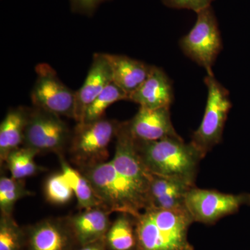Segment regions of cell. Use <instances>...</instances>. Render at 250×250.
<instances>
[{
    "label": "cell",
    "instance_id": "obj_1",
    "mask_svg": "<svg viewBox=\"0 0 250 250\" xmlns=\"http://www.w3.org/2000/svg\"><path fill=\"white\" fill-rule=\"evenodd\" d=\"M134 140L139 155L151 174L195 187L204 157L191 143H186L181 136L156 141Z\"/></svg>",
    "mask_w": 250,
    "mask_h": 250
},
{
    "label": "cell",
    "instance_id": "obj_2",
    "mask_svg": "<svg viewBox=\"0 0 250 250\" xmlns=\"http://www.w3.org/2000/svg\"><path fill=\"white\" fill-rule=\"evenodd\" d=\"M137 250H194L188 233L193 220L185 209L149 207L135 217Z\"/></svg>",
    "mask_w": 250,
    "mask_h": 250
},
{
    "label": "cell",
    "instance_id": "obj_3",
    "mask_svg": "<svg viewBox=\"0 0 250 250\" xmlns=\"http://www.w3.org/2000/svg\"><path fill=\"white\" fill-rule=\"evenodd\" d=\"M83 174L108 211L136 217L149 208L147 195L122 175L111 161L85 168Z\"/></svg>",
    "mask_w": 250,
    "mask_h": 250
},
{
    "label": "cell",
    "instance_id": "obj_4",
    "mask_svg": "<svg viewBox=\"0 0 250 250\" xmlns=\"http://www.w3.org/2000/svg\"><path fill=\"white\" fill-rule=\"evenodd\" d=\"M205 83L208 90L205 114L190 141L204 158L221 142L229 112L232 106L228 90L216 80L213 73L207 74Z\"/></svg>",
    "mask_w": 250,
    "mask_h": 250
},
{
    "label": "cell",
    "instance_id": "obj_5",
    "mask_svg": "<svg viewBox=\"0 0 250 250\" xmlns=\"http://www.w3.org/2000/svg\"><path fill=\"white\" fill-rule=\"evenodd\" d=\"M179 46L187 57L205 67L207 74L213 73L212 67L223 49V41L211 6L197 13L196 22L180 39Z\"/></svg>",
    "mask_w": 250,
    "mask_h": 250
},
{
    "label": "cell",
    "instance_id": "obj_6",
    "mask_svg": "<svg viewBox=\"0 0 250 250\" xmlns=\"http://www.w3.org/2000/svg\"><path fill=\"white\" fill-rule=\"evenodd\" d=\"M120 123L100 119L88 123H77L72 136L70 153L77 165L83 170L105 162L108 147L116 136Z\"/></svg>",
    "mask_w": 250,
    "mask_h": 250
},
{
    "label": "cell",
    "instance_id": "obj_7",
    "mask_svg": "<svg viewBox=\"0 0 250 250\" xmlns=\"http://www.w3.org/2000/svg\"><path fill=\"white\" fill-rule=\"evenodd\" d=\"M185 205L194 223L213 225L238 213L243 206H250V194L224 193L194 187L188 192Z\"/></svg>",
    "mask_w": 250,
    "mask_h": 250
},
{
    "label": "cell",
    "instance_id": "obj_8",
    "mask_svg": "<svg viewBox=\"0 0 250 250\" xmlns=\"http://www.w3.org/2000/svg\"><path fill=\"white\" fill-rule=\"evenodd\" d=\"M36 80L31 98L34 107L59 116L75 118V92L64 84L48 63L36 66Z\"/></svg>",
    "mask_w": 250,
    "mask_h": 250
},
{
    "label": "cell",
    "instance_id": "obj_9",
    "mask_svg": "<svg viewBox=\"0 0 250 250\" xmlns=\"http://www.w3.org/2000/svg\"><path fill=\"white\" fill-rule=\"evenodd\" d=\"M70 131L60 116L34 107L28 116L24 144L38 152H59L70 139Z\"/></svg>",
    "mask_w": 250,
    "mask_h": 250
},
{
    "label": "cell",
    "instance_id": "obj_10",
    "mask_svg": "<svg viewBox=\"0 0 250 250\" xmlns=\"http://www.w3.org/2000/svg\"><path fill=\"white\" fill-rule=\"evenodd\" d=\"M116 137V152L111 162L122 175L149 198V187L153 174L146 168L139 155L127 122L120 123Z\"/></svg>",
    "mask_w": 250,
    "mask_h": 250
},
{
    "label": "cell",
    "instance_id": "obj_11",
    "mask_svg": "<svg viewBox=\"0 0 250 250\" xmlns=\"http://www.w3.org/2000/svg\"><path fill=\"white\" fill-rule=\"evenodd\" d=\"M170 108L149 109L140 107L134 118L127 122L134 139L156 141L166 138L179 137L171 121Z\"/></svg>",
    "mask_w": 250,
    "mask_h": 250
},
{
    "label": "cell",
    "instance_id": "obj_12",
    "mask_svg": "<svg viewBox=\"0 0 250 250\" xmlns=\"http://www.w3.org/2000/svg\"><path fill=\"white\" fill-rule=\"evenodd\" d=\"M112 82L111 66L104 54H94L86 78L82 86L75 92L74 119L77 123H82L87 108Z\"/></svg>",
    "mask_w": 250,
    "mask_h": 250
},
{
    "label": "cell",
    "instance_id": "obj_13",
    "mask_svg": "<svg viewBox=\"0 0 250 250\" xmlns=\"http://www.w3.org/2000/svg\"><path fill=\"white\" fill-rule=\"evenodd\" d=\"M77 243L68 223L45 220L28 230V250H72Z\"/></svg>",
    "mask_w": 250,
    "mask_h": 250
},
{
    "label": "cell",
    "instance_id": "obj_14",
    "mask_svg": "<svg viewBox=\"0 0 250 250\" xmlns=\"http://www.w3.org/2000/svg\"><path fill=\"white\" fill-rule=\"evenodd\" d=\"M129 100L149 109L170 108L174 100L172 82L162 69L152 65L149 76Z\"/></svg>",
    "mask_w": 250,
    "mask_h": 250
},
{
    "label": "cell",
    "instance_id": "obj_15",
    "mask_svg": "<svg viewBox=\"0 0 250 250\" xmlns=\"http://www.w3.org/2000/svg\"><path fill=\"white\" fill-rule=\"evenodd\" d=\"M109 213L104 207H95L84 210L69 220L67 223L80 246L104 239L111 225Z\"/></svg>",
    "mask_w": 250,
    "mask_h": 250
},
{
    "label": "cell",
    "instance_id": "obj_16",
    "mask_svg": "<svg viewBox=\"0 0 250 250\" xmlns=\"http://www.w3.org/2000/svg\"><path fill=\"white\" fill-rule=\"evenodd\" d=\"M104 54L111 66L113 83L129 98L149 76L152 65L126 56Z\"/></svg>",
    "mask_w": 250,
    "mask_h": 250
},
{
    "label": "cell",
    "instance_id": "obj_17",
    "mask_svg": "<svg viewBox=\"0 0 250 250\" xmlns=\"http://www.w3.org/2000/svg\"><path fill=\"white\" fill-rule=\"evenodd\" d=\"M191 188L179 181L153 175L149 190V207L164 210L185 209L186 197Z\"/></svg>",
    "mask_w": 250,
    "mask_h": 250
},
{
    "label": "cell",
    "instance_id": "obj_18",
    "mask_svg": "<svg viewBox=\"0 0 250 250\" xmlns=\"http://www.w3.org/2000/svg\"><path fill=\"white\" fill-rule=\"evenodd\" d=\"M29 111L22 107L8 112L0 125V159L5 162L10 153L24 143V131Z\"/></svg>",
    "mask_w": 250,
    "mask_h": 250
},
{
    "label": "cell",
    "instance_id": "obj_19",
    "mask_svg": "<svg viewBox=\"0 0 250 250\" xmlns=\"http://www.w3.org/2000/svg\"><path fill=\"white\" fill-rule=\"evenodd\" d=\"M104 241L108 250H137L135 217L121 213L111 223Z\"/></svg>",
    "mask_w": 250,
    "mask_h": 250
},
{
    "label": "cell",
    "instance_id": "obj_20",
    "mask_svg": "<svg viewBox=\"0 0 250 250\" xmlns=\"http://www.w3.org/2000/svg\"><path fill=\"white\" fill-rule=\"evenodd\" d=\"M60 161L62 172L76 196L78 207L83 210L103 207L91 184L84 174L69 166L63 159H61Z\"/></svg>",
    "mask_w": 250,
    "mask_h": 250
},
{
    "label": "cell",
    "instance_id": "obj_21",
    "mask_svg": "<svg viewBox=\"0 0 250 250\" xmlns=\"http://www.w3.org/2000/svg\"><path fill=\"white\" fill-rule=\"evenodd\" d=\"M121 100H129V96L112 82L88 106L81 123H92L103 119L106 108Z\"/></svg>",
    "mask_w": 250,
    "mask_h": 250
},
{
    "label": "cell",
    "instance_id": "obj_22",
    "mask_svg": "<svg viewBox=\"0 0 250 250\" xmlns=\"http://www.w3.org/2000/svg\"><path fill=\"white\" fill-rule=\"evenodd\" d=\"M38 154L39 153L37 151L25 146L10 153L5 162L7 164L11 177L22 180L35 174L39 169L34 161Z\"/></svg>",
    "mask_w": 250,
    "mask_h": 250
},
{
    "label": "cell",
    "instance_id": "obj_23",
    "mask_svg": "<svg viewBox=\"0 0 250 250\" xmlns=\"http://www.w3.org/2000/svg\"><path fill=\"white\" fill-rule=\"evenodd\" d=\"M21 179L9 178L6 176L0 179V209L1 215H12L16 202L22 197L30 195Z\"/></svg>",
    "mask_w": 250,
    "mask_h": 250
},
{
    "label": "cell",
    "instance_id": "obj_24",
    "mask_svg": "<svg viewBox=\"0 0 250 250\" xmlns=\"http://www.w3.org/2000/svg\"><path fill=\"white\" fill-rule=\"evenodd\" d=\"M25 241V233L12 215H1L0 250H22Z\"/></svg>",
    "mask_w": 250,
    "mask_h": 250
},
{
    "label": "cell",
    "instance_id": "obj_25",
    "mask_svg": "<svg viewBox=\"0 0 250 250\" xmlns=\"http://www.w3.org/2000/svg\"><path fill=\"white\" fill-rule=\"evenodd\" d=\"M45 193L47 201L54 205H65L71 200L73 190L62 172L52 174L47 179L45 185Z\"/></svg>",
    "mask_w": 250,
    "mask_h": 250
},
{
    "label": "cell",
    "instance_id": "obj_26",
    "mask_svg": "<svg viewBox=\"0 0 250 250\" xmlns=\"http://www.w3.org/2000/svg\"><path fill=\"white\" fill-rule=\"evenodd\" d=\"M215 0H161L163 4L171 9H188L200 12L210 7Z\"/></svg>",
    "mask_w": 250,
    "mask_h": 250
},
{
    "label": "cell",
    "instance_id": "obj_27",
    "mask_svg": "<svg viewBox=\"0 0 250 250\" xmlns=\"http://www.w3.org/2000/svg\"><path fill=\"white\" fill-rule=\"evenodd\" d=\"M72 11L78 14L92 16L99 6L110 0H69Z\"/></svg>",
    "mask_w": 250,
    "mask_h": 250
},
{
    "label": "cell",
    "instance_id": "obj_28",
    "mask_svg": "<svg viewBox=\"0 0 250 250\" xmlns=\"http://www.w3.org/2000/svg\"><path fill=\"white\" fill-rule=\"evenodd\" d=\"M77 250H108L104 239L81 246Z\"/></svg>",
    "mask_w": 250,
    "mask_h": 250
}]
</instances>
